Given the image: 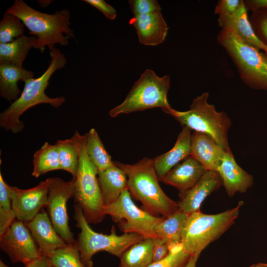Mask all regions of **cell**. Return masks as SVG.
<instances>
[{
  "label": "cell",
  "instance_id": "cell-25",
  "mask_svg": "<svg viewBox=\"0 0 267 267\" xmlns=\"http://www.w3.org/2000/svg\"><path fill=\"white\" fill-rule=\"evenodd\" d=\"M35 36L23 35L8 43H0V64L23 66L29 51L36 45Z\"/></svg>",
  "mask_w": 267,
  "mask_h": 267
},
{
  "label": "cell",
  "instance_id": "cell-24",
  "mask_svg": "<svg viewBox=\"0 0 267 267\" xmlns=\"http://www.w3.org/2000/svg\"><path fill=\"white\" fill-rule=\"evenodd\" d=\"M187 214L180 210L163 219L156 226L155 232L158 239L162 240L169 249L181 244L182 225Z\"/></svg>",
  "mask_w": 267,
  "mask_h": 267
},
{
  "label": "cell",
  "instance_id": "cell-16",
  "mask_svg": "<svg viewBox=\"0 0 267 267\" xmlns=\"http://www.w3.org/2000/svg\"><path fill=\"white\" fill-rule=\"evenodd\" d=\"M217 172L229 197L245 192L253 184V176L237 164L231 151L224 153Z\"/></svg>",
  "mask_w": 267,
  "mask_h": 267
},
{
  "label": "cell",
  "instance_id": "cell-19",
  "mask_svg": "<svg viewBox=\"0 0 267 267\" xmlns=\"http://www.w3.org/2000/svg\"><path fill=\"white\" fill-rule=\"evenodd\" d=\"M219 26L232 29L247 44L263 50L267 54V45L256 35L247 15L244 1L241 0L233 13L219 16Z\"/></svg>",
  "mask_w": 267,
  "mask_h": 267
},
{
  "label": "cell",
  "instance_id": "cell-3",
  "mask_svg": "<svg viewBox=\"0 0 267 267\" xmlns=\"http://www.w3.org/2000/svg\"><path fill=\"white\" fill-rule=\"evenodd\" d=\"M5 12L20 18L29 30V34L37 38L34 48L44 52L45 46L55 44H68V39H75L73 31L70 28V13L66 9L47 14L39 11L29 6L23 0H15Z\"/></svg>",
  "mask_w": 267,
  "mask_h": 267
},
{
  "label": "cell",
  "instance_id": "cell-22",
  "mask_svg": "<svg viewBox=\"0 0 267 267\" xmlns=\"http://www.w3.org/2000/svg\"><path fill=\"white\" fill-rule=\"evenodd\" d=\"M34 73L23 66L10 64H0V94L11 103L16 100L21 91L18 87L19 81L25 82L34 78Z\"/></svg>",
  "mask_w": 267,
  "mask_h": 267
},
{
  "label": "cell",
  "instance_id": "cell-39",
  "mask_svg": "<svg viewBox=\"0 0 267 267\" xmlns=\"http://www.w3.org/2000/svg\"><path fill=\"white\" fill-rule=\"evenodd\" d=\"M24 265V267H53L47 257L41 255Z\"/></svg>",
  "mask_w": 267,
  "mask_h": 267
},
{
  "label": "cell",
  "instance_id": "cell-40",
  "mask_svg": "<svg viewBox=\"0 0 267 267\" xmlns=\"http://www.w3.org/2000/svg\"><path fill=\"white\" fill-rule=\"evenodd\" d=\"M244 3L247 10L267 9V0H249L244 1Z\"/></svg>",
  "mask_w": 267,
  "mask_h": 267
},
{
  "label": "cell",
  "instance_id": "cell-37",
  "mask_svg": "<svg viewBox=\"0 0 267 267\" xmlns=\"http://www.w3.org/2000/svg\"><path fill=\"white\" fill-rule=\"evenodd\" d=\"M170 249L168 245L158 239L152 251L153 262H157L163 259L168 255Z\"/></svg>",
  "mask_w": 267,
  "mask_h": 267
},
{
  "label": "cell",
  "instance_id": "cell-20",
  "mask_svg": "<svg viewBox=\"0 0 267 267\" xmlns=\"http://www.w3.org/2000/svg\"><path fill=\"white\" fill-rule=\"evenodd\" d=\"M207 171L189 155L170 170L161 181L177 188L180 194L193 187Z\"/></svg>",
  "mask_w": 267,
  "mask_h": 267
},
{
  "label": "cell",
  "instance_id": "cell-27",
  "mask_svg": "<svg viewBox=\"0 0 267 267\" xmlns=\"http://www.w3.org/2000/svg\"><path fill=\"white\" fill-rule=\"evenodd\" d=\"M32 175L38 178L47 172L61 170L57 147L47 142L34 154Z\"/></svg>",
  "mask_w": 267,
  "mask_h": 267
},
{
  "label": "cell",
  "instance_id": "cell-8",
  "mask_svg": "<svg viewBox=\"0 0 267 267\" xmlns=\"http://www.w3.org/2000/svg\"><path fill=\"white\" fill-rule=\"evenodd\" d=\"M208 97L209 93L204 92L193 99L188 110L173 109L170 115L182 126L209 135L225 152L230 151L228 132L231 120L225 112L217 111L213 104L208 103Z\"/></svg>",
  "mask_w": 267,
  "mask_h": 267
},
{
  "label": "cell",
  "instance_id": "cell-11",
  "mask_svg": "<svg viewBox=\"0 0 267 267\" xmlns=\"http://www.w3.org/2000/svg\"><path fill=\"white\" fill-rule=\"evenodd\" d=\"M46 206L52 224L60 237L68 244H74L76 240L70 230L67 212V202L74 197L75 177L65 181L59 177L49 178Z\"/></svg>",
  "mask_w": 267,
  "mask_h": 267
},
{
  "label": "cell",
  "instance_id": "cell-31",
  "mask_svg": "<svg viewBox=\"0 0 267 267\" xmlns=\"http://www.w3.org/2000/svg\"><path fill=\"white\" fill-rule=\"evenodd\" d=\"M8 184L0 173V236H2L16 219L12 208Z\"/></svg>",
  "mask_w": 267,
  "mask_h": 267
},
{
  "label": "cell",
  "instance_id": "cell-43",
  "mask_svg": "<svg viewBox=\"0 0 267 267\" xmlns=\"http://www.w3.org/2000/svg\"><path fill=\"white\" fill-rule=\"evenodd\" d=\"M250 267H267V264L259 263L257 264H253Z\"/></svg>",
  "mask_w": 267,
  "mask_h": 267
},
{
  "label": "cell",
  "instance_id": "cell-5",
  "mask_svg": "<svg viewBox=\"0 0 267 267\" xmlns=\"http://www.w3.org/2000/svg\"><path fill=\"white\" fill-rule=\"evenodd\" d=\"M243 204L240 201L235 207L217 214H205L200 211L188 214L181 227L184 250L190 255L200 254L233 225Z\"/></svg>",
  "mask_w": 267,
  "mask_h": 267
},
{
  "label": "cell",
  "instance_id": "cell-21",
  "mask_svg": "<svg viewBox=\"0 0 267 267\" xmlns=\"http://www.w3.org/2000/svg\"><path fill=\"white\" fill-rule=\"evenodd\" d=\"M191 130L182 126L173 147L169 151L154 158V166L159 180L173 168L190 154Z\"/></svg>",
  "mask_w": 267,
  "mask_h": 267
},
{
  "label": "cell",
  "instance_id": "cell-4",
  "mask_svg": "<svg viewBox=\"0 0 267 267\" xmlns=\"http://www.w3.org/2000/svg\"><path fill=\"white\" fill-rule=\"evenodd\" d=\"M71 139L79 157L73 197L89 223H97L106 216L103 212L104 204L98 179V171L88 155L86 135H81L77 130Z\"/></svg>",
  "mask_w": 267,
  "mask_h": 267
},
{
  "label": "cell",
  "instance_id": "cell-17",
  "mask_svg": "<svg viewBox=\"0 0 267 267\" xmlns=\"http://www.w3.org/2000/svg\"><path fill=\"white\" fill-rule=\"evenodd\" d=\"M190 155L207 170L217 171L225 151L209 135L198 132L191 134Z\"/></svg>",
  "mask_w": 267,
  "mask_h": 267
},
{
  "label": "cell",
  "instance_id": "cell-29",
  "mask_svg": "<svg viewBox=\"0 0 267 267\" xmlns=\"http://www.w3.org/2000/svg\"><path fill=\"white\" fill-rule=\"evenodd\" d=\"M57 147L61 170L76 177L79 167V157L75 145L71 139L58 140Z\"/></svg>",
  "mask_w": 267,
  "mask_h": 267
},
{
  "label": "cell",
  "instance_id": "cell-1",
  "mask_svg": "<svg viewBox=\"0 0 267 267\" xmlns=\"http://www.w3.org/2000/svg\"><path fill=\"white\" fill-rule=\"evenodd\" d=\"M51 60L45 72L37 78H31L24 82V87L19 98L0 114V126L13 133L21 132L24 127L19 120L20 116L30 108L46 103L58 108L65 101L64 96L50 97L45 93L49 79L57 70L61 69L67 63L64 54L54 45L48 47Z\"/></svg>",
  "mask_w": 267,
  "mask_h": 267
},
{
  "label": "cell",
  "instance_id": "cell-13",
  "mask_svg": "<svg viewBox=\"0 0 267 267\" xmlns=\"http://www.w3.org/2000/svg\"><path fill=\"white\" fill-rule=\"evenodd\" d=\"M49 178L36 186L22 189L8 185L16 219L27 223L32 220L47 203Z\"/></svg>",
  "mask_w": 267,
  "mask_h": 267
},
{
  "label": "cell",
  "instance_id": "cell-10",
  "mask_svg": "<svg viewBox=\"0 0 267 267\" xmlns=\"http://www.w3.org/2000/svg\"><path fill=\"white\" fill-rule=\"evenodd\" d=\"M103 212L105 215L111 217L124 233H138L145 239L157 238L155 228L163 219L138 208L128 189L124 190L115 202L104 206Z\"/></svg>",
  "mask_w": 267,
  "mask_h": 267
},
{
  "label": "cell",
  "instance_id": "cell-14",
  "mask_svg": "<svg viewBox=\"0 0 267 267\" xmlns=\"http://www.w3.org/2000/svg\"><path fill=\"white\" fill-rule=\"evenodd\" d=\"M222 185V181L216 171L208 170L191 188L181 193L178 202V209L188 215L200 211L205 199Z\"/></svg>",
  "mask_w": 267,
  "mask_h": 267
},
{
  "label": "cell",
  "instance_id": "cell-33",
  "mask_svg": "<svg viewBox=\"0 0 267 267\" xmlns=\"http://www.w3.org/2000/svg\"><path fill=\"white\" fill-rule=\"evenodd\" d=\"M190 256L184 250L182 244H180L171 248L165 258L153 262L147 267H184Z\"/></svg>",
  "mask_w": 267,
  "mask_h": 267
},
{
  "label": "cell",
  "instance_id": "cell-15",
  "mask_svg": "<svg viewBox=\"0 0 267 267\" xmlns=\"http://www.w3.org/2000/svg\"><path fill=\"white\" fill-rule=\"evenodd\" d=\"M25 223L42 255L48 256L68 245L56 232L44 209L32 220Z\"/></svg>",
  "mask_w": 267,
  "mask_h": 267
},
{
  "label": "cell",
  "instance_id": "cell-28",
  "mask_svg": "<svg viewBox=\"0 0 267 267\" xmlns=\"http://www.w3.org/2000/svg\"><path fill=\"white\" fill-rule=\"evenodd\" d=\"M88 155L98 172L112 166L114 163L106 151L97 133L93 128L85 134Z\"/></svg>",
  "mask_w": 267,
  "mask_h": 267
},
{
  "label": "cell",
  "instance_id": "cell-34",
  "mask_svg": "<svg viewBox=\"0 0 267 267\" xmlns=\"http://www.w3.org/2000/svg\"><path fill=\"white\" fill-rule=\"evenodd\" d=\"M129 3L134 16L161 12V8L156 0H130Z\"/></svg>",
  "mask_w": 267,
  "mask_h": 267
},
{
  "label": "cell",
  "instance_id": "cell-42",
  "mask_svg": "<svg viewBox=\"0 0 267 267\" xmlns=\"http://www.w3.org/2000/svg\"><path fill=\"white\" fill-rule=\"evenodd\" d=\"M52 0H38V2L39 3L41 7H44L48 5V4L51 2Z\"/></svg>",
  "mask_w": 267,
  "mask_h": 267
},
{
  "label": "cell",
  "instance_id": "cell-2",
  "mask_svg": "<svg viewBox=\"0 0 267 267\" xmlns=\"http://www.w3.org/2000/svg\"><path fill=\"white\" fill-rule=\"evenodd\" d=\"M114 163L126 174L128 191L142 203L145 210L165 218L179 209L178 202L169 198L161 188L153 159L145 157L132 165Z\"/></svg>",
  "mask_w": 267,
  "mask_h": 267
},
{
  "label": "cell",
  "instance_id": "cell-32",
  "mask_svg": "<svg viewBox=\"0 0 267 267\" xmlns=\"http://www.w3.org/2000/svg\"><path fill=\"white\" fill-rule=\"evenodd\" d=\"M24 25L17 16L5 12L0 22V43H8L24 35Z\"/></svg>",
  "mask_w": 267,
  "mask_h": 267
},
{
  "label": "cell",
  "instance_id": "cell-6",
  "mask_svg": "<svg viewBox=\"0 0 267 267\" xmlns=\"http://www.w3.org/2000/svg\"><path fill=\"white\" fill-rule=\"evenodd\" d=\"M230 56L243 81L250 88L267 90V54L243 41L231 28H222L217 38Z\"/></svg>",
  "mask_w": 267,
  "mask_h": 267
},
{
  "label": "cell",
  "instance_id": "cell-30",
  "mask_svg": "<svg viewBox=\"0 0 267 267\" xmlns=\"http://www.w3.org/2000/svg\"><path fill=\"white\" fill-rule=\"evenodd\" d=\"M46 257L53 267H87L82 262L75 243L59 248Z\"/></svg>",
  "mask_w": 267,
  "mask_h": 267
},
{
  "label": "cell",
  "instance_id": "cell-36",
  "mask_svg": "<svg viewBox=\"0 0 267 267\" xmlns=\"http://www.w3.org/2000/svg\"><path fill=\"white\" fill-rule=\"evenodd\" d=\"M241 0H221L218 1L215 13L219 16L234 12L239 6Z\"/></svg>",
  "mask_w": 267,
  "mask_h": 267
},
{
  "label": "cell",
  "instance_id": "cell-18",
  "mask_svg": "<svg viewBox=\"0 0 267 267\" xmlns=\"http://www.w3.org/2000/svg\"><path fill=\"white\" fill-rule=\"evenodd\" d=\"M130 23L136 29L139 43L145 45L164 42L169 30L161 12L134 16Z\"/></svg>",
  "mask_w": 267,
  "mask_h": 267
},
{
  "label": "cell",
  "instance_id": "cell-12",
  "mask_svg": "<svg viewBox=\"0 0 267 267\" xmlns=\"http://www.w3.org/2000/svg\"><path fill=\"white\" fill-rule=\"evenodd\" d=\"M0 247L12 263L24 264L42 255L25 223L17 219L0 236Z\"/></svg>",
  "mask_w": 267,
  "mask_h": 267
},
{
  "label": "cell",
  "instance_id": "cell-7",
  "mask_svg": "<svg viewBox=\"0 0 267 267\" xmlns=\"http://www.w3.org/2000/svg\"><path fill=\"white\" fill-rule=\"evenodd\" d=\"M74 209L76 226L80 229L75 245L87 267H93L92 258L98 252L106 251L120 258L132 245L145 239L142 235L135 233L118 235L114 226L109 235L95 232L89 225L80 207L75 204Z\"/></svg>",
  "mask_w": 267,
  "mask_h": 267
},
{
  "label": "cell",
  "instance_id": "cell-44",
  "mask_svg": "<svg viewBox=\"0 0 267 267\" xmlns=\"http://www.w3.org/2000/svg\"><path fill=\"white\" fill-rule=\"evenodd\" d=\"M0 267H9L5 265L1 260L0 261Z\"/></svg>",
  "mask_w": 267,
  "mask_h": 267
},
{
  "label": "cell",
  "instance_id": "cell-38",
  "mask_svg": "<svg viewBox=\"0 0 267 267\" xmlns=\"http://www.w3.org/2000/svg\"><path fill=\"white\" fill-rule=\"evenodd\" d=\"M256 19L258 29L264 39L263 43L267 45V13H258Z\"/></svg>",
  "mask_w": 267,
  "mask_h": 267
},
{
  "label": "cell",
  "instance_id": "cell-26",
  "mask_svg": "<svg viewBox=\"0 0 267 267\" xmlns=\"http://www.w3.org/2000/svg\"><path fill=\"white\" fill-rule=\"evenodd\" d=\"M158 238H147L126 250L120 258L119 267H147L153 262L152 251Z\"/></svg>",
  "mask_w": 267,
  "mask_h": 267
},
{
  "label": "cell",
  "instance_id": "cell-9",
  "mask_svg": "<svg viewBox=\"0 0 267 267\" xmlns=\"http://www.w3.org/2000/svg\"><path fill=\"white\" fill-rule=\"evenodd\" d=\"M170 85L168 75L158 76L151 69H146L132 87L125 100L109 111L111 117L153 108H160L170 114L167 94Z\"/></svg>",
  "mask_w": 267,
  "mask_h": 267
},
{
  "label": "cell",
  "instance_id": "cell-23",
  "mask_svg": "<svg viewBox=\"0 0 267 267\" xmlns=\"http://www.w3.org/2000/svg\"><path fill=\"white\" fill-rule=\"evenodd\" d=\"M127 177L124 172L115 164L98 172V179L104 206L115 202L122 192L127 189Z\"/></svg>",
  "mask_w": 267,
  "mask_h": 267
},
{
  "label": "cell",
  "instance_id": "cell-41",
  "mask_svg": "<svg viewBox=\"0 0 267 267\" xmlns=\"http://www.w3.org/2000/svg\"><path fill=\"white\" fill-rule=\"evenodd\" d=\"M200 254H195L191 255L187 263L184 267H196V263Z\"/></svg>",
  "mask_w": 267,
  "mask_h": 267
},
{
  "label": "cell",
  "instance_id": "cell-35",
  "mask_svg": "<svg viewBox=\"0 0 267 267\" xmlns=\"http://www.w3.org/2000/svg\"><path fill=\"white\" fill-rule=\"evenodd\" d=\"M83 1L98 9L109 20H113L116 17V9L103 0H84Z\"/></svg>",
  "mask_w": 267,
  "mask_h": 267
}]
</instances>
